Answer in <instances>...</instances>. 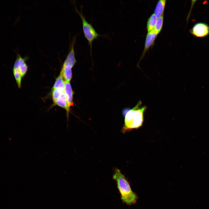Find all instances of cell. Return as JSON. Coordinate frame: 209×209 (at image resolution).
Returning a JSON list of instances; mask_svg holds the SVG:
<instances>
[{
  "mask_svg": "<svg viewBox=\"0 0 209 209\" xmlns=\"http://www.w3.org/2000/svg\"><path fill=\"white\" fill-rule=\"evenodd\" d=\"M113 178L116 182L122 202L128 205L135 203L137 199L136 195L131 190L125 177L119 169H115Z\"/></svg>",
  "mask_w": 209,
  "mask_h": 209,
  "instance_id": "cell-1",
  "label": "cell"
},
{
  "mask_svg": "<svg viewBox=\"0 0 209 209\" xmlns=\"http://www.w3.org/2000/svg\"><path fill=\"white\" fill-rule=\"evenodd\" d=\"M141 102L140 100L132 109L128 110L125 115L124 132L140 127L144 120V112L146 107H141Z\"/></svg>",
  "mask_w": 209,
  "mask_h": 209,
  "instance_id": "cell-2",
  "label": "cell"
},
{
  "mask_svg": "<svg viewBox=\"0 0 209 209\" xmlns=\"http://www.w3.org/2000/svg\"><path fill=\"white\" fill-rule=\"evenodd\" d=\"M75 9L82 20V29L84 37L87 40L89 45L90 46V53L92 55V47L93 42L94 40L97 39L98 37L103 35L98 33L91 24L88 22L82 13V8H81L80 12L78 10L75 6Z\"/></svg>",
  "mask_w": 209,
  "mask_h": 209,
  "instance_id": "cell-3",
  "label": "cell"
},
{
  "mask_svg": "<svg viewBox=\"0 0 209 209\" xmlns=\"http://www.w3.org/2000/svg\"><path fill=\"white\" fill-rule=\"evenodd\" d=\"M27 58L26 57H22L19 54H17L12 72L17 83L19 84L21 82L22 79L27 73L28 66L26 61Z\"/></svg>",
  "mask_w": 209,
  "mask_h": 209,
  "instance_id": "cell-4",
  "label": "cell"
},
{
  "mask_svg": "<svg viewBox=\"0 0 209 209\" xmlns=\"http://www.w3.org/2000/svg\"><path fill=\"white\" fill-rule=\"evenodd\" d=\"M190 32L195 37H204L209 35V26L204 23H198L190 30Z\"/></svg>",
  "mask_w": 209,
  "mask_h": 209,
  "instance_id": "cell-5",
  "label": "cell"
},
{
  "mask_svg": "<svg viewBox=\"0 0 209 209\" xmlns=\"http://www.w3.org/2000/svg\"><path fill=\"white\" fill-rule=\"evenodd\" d=\"M73 66L71 63L66 58L60 72L65 81L69 82L71 80L72 77L71 69Z\"/></svg>",
  "mask_w": 209,
  "mask_h": 209,
  "instance_id": "cell-6",
  "label": "cell"
},
{
  "mask_svg": "<svg viewBox=\"0 0 209 209\" xmlns=\"http://www.w3.org/2000/svg\"><path fill=\"white\" fill-rule=\"evenodd\" d=\"M157 35L155 32L154 29L148 33L146 37L144 50L142 57L144 55L147 51L153 44Z\"/></svg>",
  "mask_w": 209,
  "mask_h": 209,
  "instance_id": "cell-7",
  "label": "cell"
},
{
  "mask_svg": "<svg viewBox=\"0 0 209 209\" xmlns=\"http://www.w3.org/2000/svg\"><path fill=\"white\" fill-rule=\"evenodd\" d=\"M54 103L66 109L67 112V118L68 119L70 107L68 105L66 97L64 91L56 100Z\"/></svg>",
  "mask_w": 209,
  "mask_h": 209,
  "instance_id": "cell-8",
  "label": "cell"
},
{
  "mask_svg": "<svg viewBox=\"0 0 209 209\" xmlns=\"http://www.w3.org/2000/svg\"><path fill=\"white\" fill-rule=\"evenodd\" d=\"M64 91L66 95L69 107L72 105L73 93L69 82L65 81Z\"/></svg>",
  "mask_w": 209,
  "mask_h": 209,
  "instance_id": "cell-9",
  "label": "cell"
},
{
  "mask_svg": "<svg viewBox=\"0 0 209 209\" xmlns=\"http://www.w3.org/2000/svg\"><path fill=\"white\" fill-rule=\"evenodd\" d=\"M166 1L165 0H161L158 2L154 13L157 18L163 15Z\"/></svg>",
  "mask_w": 209,
  "mask_h": 209,
  "instance_id": "cell-10",
  "label": "cell"
},
{
  "mask_svg": "<svg viewBox=\"0 0 209 209\" xmlns=\"http://www.w3.org/2000/svg\"><path fill=\"white\" fill-rule=\"evenodd\" d=\"M157 18L154 13L149 18L147 25V27L148 32L154 29L157 21Z\"/></svg>",
  "mask_w": 209,
  "mask_h": 209,
  "instance_id": "cell-11",
  "label": "cell"
},
{
  "mask_svg": "<svg viewBox=\"0 0 209 209\" xmlns=\"http://www.w3.org/2000/svg\"><path fill=\"white\" fill-rule=\"evenodd\" d=\"M163 15L158 18L154 29L157 34L160 33L162 28L163 21Z\"/></svg>",
  "mask_w": 209,
  "mask_h": 209,
  "instance_id": "cell-12",
  "label": "cell"
},
{
  "mask_svg": "<svg viewBox=\"0 0 209 209\" xmlns=\"http://www.w3.org/2000/svg\"><path fill=\"white\" fill-rule=\"evenodd\" d=\"M64 92V88L59 87L53 89L52 96L54 103L56 100Z\"/></svg>",
  "mask_w": 209,
  "mask_h": 209,
  "instance_id": "cell-13",
  "label": "cell"
},
{
  "mask_svg": "<svg viewBox=\"0 0 209 209\" xmlns=\"http://www.w3.org/2000/svg\"><path fill=\"white\" fill-rule=\"evenodd\" d=\"M65 81H64L62 74H60L56 79L55 82L53 87V89L61 87L64 88Z\"/></svg>",
  "mask_w": 209,
  "mask_h": 209,
  "instance_id": "cell-14",
  "label": "cell"
}]
</instances>
